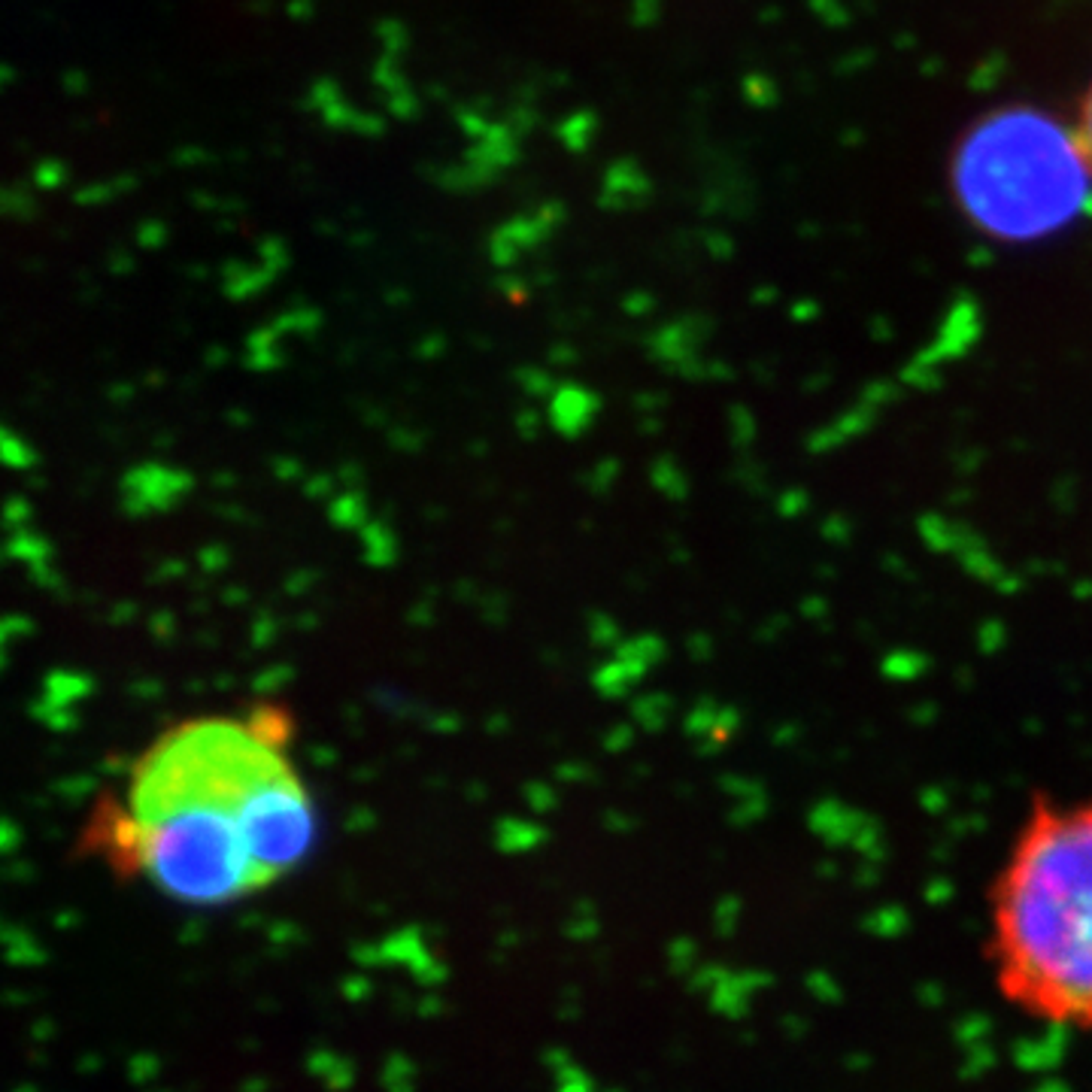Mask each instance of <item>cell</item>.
Wrapping results in <instances>:
<instances>
[{
	"label": "cell",
	"mask_w": 1092,
	"mask_h": 1092,
	"mask_svg": "<svg viewBox=\"0 0 1092 1092\" xmlns=\"http://www.w3.org/2000/svg\"><path fill=\"white\" fill-rule=\"evenodd\" d=\"M283 741L286 716L276 710L167 732L137 762L128 807L98 810V850L180 902L262 892L306 856L316 831Z\"/></svg>",
	"instance_id": "1"
},
{
	"label": "cell",
	"mask_w": 1092,
	"mask_h": 1092,
	"mask_svg": "<svg viewBox=\"0 0 1092 1092\" xmlns=\"http://www.w3.org/2000/svg\"><path fill=\"white\" fill-rule=\"evenodd\" d=\"M984 959L1014 1014L1092 1034V792L1026 810L984 899Z\"/></svg>",
	"instance_id": "2"
},
{
	"label": "cell",
	"mask_w": 1092,
	"mask_h": 1092,
	"mask_svg": "<svg viewBox=\"0 0 1092 1092\" xmlns=\"http://www.w3.org/2000/svg\"><path fill=\"white\" fill-rule=\"evenodd\" d=\"M950 185L974 228L1004 243H1031L1086 210L1092 167L1074 128L1011 106L965 134Z\"/></svg>",
	"instance_id": "3"
},
{
	"label": "cell",
	"mask_w": 1092,
	"mask_h": 1092,
	"mask_svg": "<svg viewBox=\"0 0 1092 1092\" xmlns=\"http://www.w3.org/2000/svg\"><path fill=\"white\" fill-rule=\"evenodd\" d=\"M1077 140H1080V146H1083V155H1086V161H1089V167H1092V86H1089V92L1083 95V103H1080V119H1077Z\"/></svg>",
	"instance_id": "4"
}]
</instances>
